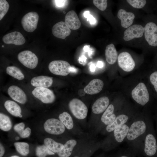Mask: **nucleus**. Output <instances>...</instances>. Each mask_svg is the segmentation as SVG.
Returning a JSON list of instances; mask_svg holds the SVG:
<instances>
[{"instance_id": "obj_1", "label": "nucleus", "mask_w": 157, "mask_h": 157, "mask_svg": "<svg viewBox=\"0 0 157 157\" xmlns=\"http://www.w3.org/2000/svg\"><path fill=\"white\" fill-rule=\"evenodd\" d=\"M69 109L73 115L78 119H83L87 117L88 109L85 104L80 100L73 99L68 104Z\"/></svg>"}, {"instance_id": "obj_2", "label": "nucleus", "mask_w": 157, "mask_h": 157, "mask_svg": "<svg viewBox=\"0 0 157 157\" xmlns=\"http://www.w3.org/2000/svg\"><path fill=\"white\" fill-rule=\"evenodd\" d=\"M71 67L67 61L63 60H55L51 62L48 69L52 74L59 76H66L71 71Z\"/></svg>"}, {"instance_id": "obj_3", "label": "nucleus", "mask_w": 157, "mask_h": 157, "mask_svg": "<svg viewBox=\"0 0 157 157\" xmlns=\"http://www.w3.org/2000/svg\"><path fill=\"white\" fill-rule=\"evenodd\" d=\"M133 99L140 104L144 106L149 101V93L145 85L143 83H139L132 90Z\"/></svg>"}, {"instance_id": "obj_4", "label": "nucleus", "mask_w": 157, "mask_h": 157, "mask_svg": "<svg viewBox=\"0 0 157 157\" xmlns=\"http://www.w3.org/2000/svg\"><path fill=\"white\" fill-rule=\"evenodd\" d=\"M17 59L24 66L30 69H34L37 66L38 58L33 52L29 50H24L19 53Z\"/></svg>"}, {"instance_id": "obj_5", "label": "nucleus", "mask_w": 157, "mask_h": 157, "mask_svg": "<svg viewBox=\"0 0 157 157\" xmlns=\"http://www.w3.org/2000/svg\"><path fill=\"white\" fill-rule=\"evenodd\" d=\"M32 93L35 98L44 104L52 103L55 100L56 97L53 92L48 88L35 87Z\"/></svg>"}, {"instance_id": "obj_6", "label": "nucleus", "mask_w": 157, "mask_h": 157, "mask_svg": "<svg viewBox=\"0 0 157 157\" xmlns=\"http://www.w3.org/2000/svg\"><path fill=\"white\" fill-rule=\"evenodd\" d=\"M44 127L47 133L54 135L63 133L66 128L59 119L54 118L47 120L44 124Z\"/></svg>"}, {"instance_id": "obj_7", "label": "nucleus", "mask_w": 157, "mask_h": 157, "mask_svg": "<svg viewBox=\"0 0 157 157\" xmlns=\"http://www.w3.org/2000/svg\"><path fill=\"white\" fill-rule=\"evenodd\" d=\"M38 20V14L35 12H31L23 17L21 20L22 25L25 31L31 32L36 28Z\"/></svg>"}, {"instance_id": "obj_8", "label": "nucleus", "mask_w": 157, "mask_h": 157, "mask_svg": "<svg viewBox=\"0 0 157 157\" xmlns=\"http://www.w3.org/2000/svg\"><path fill=\"white\" fill-rule=\"evenodd\" d=\"M117 58L119 66L124 71L130 72L134 68L135 61L129 53L123 52L120 53Z\"/></svg>"}, {"instance_id": "obj_9", "label": "nucleus", "mask_w": 157, "mask_h": 157, "mask_svg": "<svg viewBox=\"0 0 157 157\" xmlns=\"http://www.w3.org/2000/svg\"><path fill=\"white\" fill-rule=\"evenodd\" d=\"M145 40L149 45L157 46V26L154 23L149 22L147 23L144 28Z\"/></svg>"}, {"instance_id": "obj_10", "label": "nucleus", "mask_w": 157, "mask_h": 157, "mask_svg": "<svg viewBox=\"0 0 157 157\" xmlns=\"http://www.w3.org/2000/svg\"><path fill=\"white\" fill-rule=\"evenodd\" d=\"M146 129V124L143 121L135 122L129 128L127 138L129 140H133L144 133Z\"/></svg>"}, {"instance_id": "obj_11", "label": "nucleus", "mask_w": 157, "mask_h": 157, "mask_svg": "<svg viewBox=\"0 0 157 157\" xmlns=\"http://www.w3.org/2000/svg\"><path fill=\"white\" fill-rule=\"evenodd\" d=\"M7 93L10 97L14 101L22 104L27 101V97L24 91L16 85H12L8 88Z\"/></svg>"}, {"instance_id": "obj_12", "label": "nucleus", "mask_w": 157, "mask_h": 157, "mask_svg": "<svg viewBox=\"0 0 157 157\" xmlns=\"http://www.w3.org/2000/svg\"><path fill=\"white\" fill-rule=\"evenodd\" d=\"M144 32V28L141 25L134 24L128 27L124 32V40L129 41L135 38L142 37Z\"/></svg>"}, {"instance_id": "obj_13", "label": "nucleus", "mask_w": 157, "mask_h": 157, "mask_svg": "<svg viewBox=\"0 0 157 157\" xmlns=\"http://www.w3.org/2000/svg\"><path fill=\"white\" fill-rule=\"evenodd\" d=\"M71 30L65 22L61 21L56 23L53 26L52 32L56 37L60 39H65L71 33Z\"/></svg>"}, {"instance_id": "obj_14", "label": "nucleus", "mask_w": 157, "mask_h": 157, "mask_svg": "<svg viewBox=\"0 0 157 157\" xmlns=\"http://www.w3.org/2000/svg\"><path fill=\"white\" fill-rule=\"evenodd\" d=\"M3 42L7 44H13L21 45L25 42V40L22 34L18 31L8 33L4 35L2 38Z\"/></svg>"}, {"instance_id": "obj_15", "label": "nucleus", "mask_w": 157, "mask_h": 157, "mask_svg": "<svg viewBox=\"0 0 157 157\" xmlns=\"http://www.w3.org/2000/svg\"><path fill=\"white\" fill-rule=\"evenodd\" d=\"M30 83L32 86L35 87L48 88L53 84V77L44 75L36 76L31 79Z\"/></svg>"}, {"instance_id": "obj_16", "label": "nucleus", "mask_w": 157, "mask_h": 157, "mask_svg": "<svg viewBox=\"0 0 157 157\" xmlns=\"http://www.w3.org/2000/svg\"><path fill=\"white\" fill-rule=\"evenodd\" d=\"M65 22L70 29L76 30L80 27L81 23L76 12L73 10L68 12L66 14Z\"/></svg>"}, {"instance_id": "obj_17", "label": "nucleus", "mask_w": 157, "mask_h": 157, "mask_svg": "<svg viewBox=\"0 0 157 157\" xmlns=\"http://www.w3.org/2000/svg\"><path fill=\"white\" fill-rule=\"evenodd\" d=\"M117 16L121 20V26L125 28L129 27L132 24L135 17L132 13L127 12L123 9L119 10Z\"/></svg>"}, {"instance_id": "obj_18", "label": "nucleus", "mask_w": 157, "mask_h": 157, "mask_svg": "<svg viewBox=\"0 0 157 157\" xmlns=\"http://www.w3.org/2000/svg\"><path fill=\"white\" fill-rule=\"evenodd\" d=\"M104 85L103 81L99 79H94L91 81L84 88L86 93L89 94H94L100 92L102 90Z\"/></svg>"}, {"instance_id": "obj_19", "label": "nucleus", "mask_w": 157, "mask_h": 157, "mask_svg": "<svg viewBox=\"0 0 157 157\" xmlns=\"http://www.w3.org/2000/svg\"><path fill=\"white\" fill-rule=\"evenodd\" d=\"M109 104V100L107 97H101L97 99L93 104L92 111L95 114L101 113L106 110Z\"/></svg>"}, {"instance_id": "obj_20", "label": "nucleus", "mask_w": 157, "mask_h": 157, "mask_svg": "<svg viewBox=\"0 0 157 157\" xmlns=\"http://www.w3.org/2000/svg\"><path fill=\"white\" fill-rule=\"evenodd\" d=\"M157 149L156 140L154 136L151 134H149L146 136L144 151L148 156L154 155Z\"/></svg>"}, {"instance_id": "obj_21", "label": "nucleus", "mask_w": 157, "mask_h": 157, "mask_svg": "<svg viewBox=\"0 0 157 157\" xmlns=\"http://www.w3.org/2000/svg\"><path fill=\"white\" fill-rule=\"evenodd\" d=\"M105 55L106 60L110 64H114L118 58V53L114 45L111 43L106 47Z\"/></svg>"}, {"instance_id": "obj_22", "label": "nucleus", "mask_w": 157, "mask_h": 157, "mask_svg": "<svg viewBox=\"0 0 157 157\" xmlns=\"http://www.w3.org/2000/svg\"><path fill=\"white\" fill-rule=\"evenodd\" d=\"M77 144V141L71 139L67 141L64 145L63 149L58 153L59 157H69Z\"/></svg>"}, {"instance_id": "obj_23", "label": "nucleus", "mask_w": 157, "mask_h": 157, "mask_svg": "<svg viewBox=\"0 0 157 157\" xmlns=\"http://www.w3.org/2000/svg\"><path fill=\"white\" fill-rule=\"evenodd\" d=\"M114 109L113 105L110 104L102 115L101 120L105 125L110 124L115 119L116 116L114 113Z\"/></svg>"}, {"instance_id": "obj_24", "label": "nucleus", "mask_w": 157, "mask_h": 157, "mask_svg": "<svg viewBox=\"0 0 157 157\" xmlns=\"http://www.w3.org/2000/svg\"><path fill=\"white\" fill-rule=\"evenodd\" d=\"M4 106L8 112L12 115L19 117L21 115V108L15 102L12 100H7L5 102Z\"/></svg>"}, {"instance_id": "obj_25", "label": "nucleus", "mask_w": 157, "mask_h": 157, "mask_svg": "<svg viewBox=\"0 0 157 157\" xmlns=\"http://www.w3.org/2000/svg\"><path fill=\"white\" fill-rule=\"evenodd\" d=\"M129 129V127L126 124L122 125L114 131V135L116 140L119 142L123 141L127 136Z\"/></svg>"}, {"instance_id": "obj_26", "label": "nucleus", "mask_w": 157, "mask_h": 157, "mask_svg": "<svg viewBox=\"0 0 157 157\" xmlns=\"http://www.w3.org/2000/svg\"><path fill=\"white\" fill-rule=\"evenodd\" d=\"M128 119V117L124 114L118 116L112 123L107 125L106 128V131L108 132L114 131L116 128L126 123Z\"/></svg>"}, {"instance_id": "obj_27", "label": "nucleus", "mask_w": 157, "mask_h": 157, "mask_svg": "<svg viewBox=\"0 0 157 157\" xmlns=\"http://www.w3.org/2000/svg\"><path fill=\"white\" fill-rule=\"evenodd\" d=\"M44 142V145L54 153L59 152L64 147V145L58 142L49 138L45 139Z\"/></svg>"}, {"instance_id": "obj_28", "label": "nucleus", "mask_w": 157, "mask_h": 157, "mask_svg": "<svg viewBox=\"0 0 157 157\" xmlns=\"http://www.w3.org/2000/svg\"><path fill=\"white\" fill-rule=\"evenodd\" d=\"M6 72L10 76L19 80H22L25 78L24 74L20 69L15 66L7 67L6 69Z\"/></svg>"}, {"instance_id": "obj_29", "label": "nucleus", "mask_w": 157, "mask_h": 157, "mask_svg": "<svg viewBox=\"0 0 157 157\" xmlns=\"http://www.w3.org/2000/svg\"><path fill=\"white\" fill-rule=\"evenodd\" d=\"M59 119L67 129L71 130L73 128V120L71 115L68 113L64 112L60 114Z\"/></svg>"}, {"instance_id": "obj_30", "label": "nucleus", "mask_w": 157, "mask_h": 157, "mask_svg": "<svg viewBox=\"0 0 157 157\" xmlns=\"http://www.w3.org/2000/svg\"><path fill=\"white\" fill-rule=\"evenodd\" d=\"M12 123L9 117L2 113H0V128L4 131H7L11 129Z\"/></svg>"}, {"instance_id": "obj_31", "label": "nucleus", "mask_w": 157, "mask_h": 157, "mask_svg": "<svg viewBox=\"0 0 157 157\" xmlns=\"http://www.w3.org/2000/svg\"><path fill=\"white\" fill-rule=\"evenodd\" d=\"M25 124L23 122H21L16 124L14 127L15 131L18 133L20 136L22 138L28 137L31 133V129L29 127L24 129Z\"/></svg>"}, {"instance_id": "obj_32", "label": "nucleus", "mask_w": 157, "mask_h": 157, "mask_svg": "<svg viewBox=\"0 0 157 157\" xmlns=\"http://www.w3.org/2000/svg\"><path fill=\"white\" fill-rule=\"evenodd\" d=\"M14 145L17 151L21 155L26 156L29 153V145L27 143L22 142H15Z\"/></svg>"}, {"instance_id": "obj_33", "label": "nucleus", "mask_w": 157, "mask_h": 157, "mask_svg": "<svg viewBox=\"0 0 157 157\" xmlns=\"http://www.w3.org/2000/svg\"><path fill=\"white\" fill-rule=\"evenodd\" d=\"M36 154L38 157H46L47 156L52 155L55 153L48 148L45 145L38 146L35 150Z\"/></svg>"}, {"instance_id": "obj_34", "label": "nucleus", "mask_w": 157, "mask_h": 157, "mask_svg": "<svg viewBox=\"0 0 157 157\" xmlns=\"http://www.w3.org/2000/svg\"><path fill=\"white\" fill-rule=\"evenodd\" d=\"M9 7V4L6 0H0V20L2 19L7 13Z\"/></svg>"}, {"instance_id": "obj_35", "label": "nucleus", "mask_w": 157, "mask_h": 157, "mask_svg": "<svg viewBox=\"0 0 157 157\" xmlns=\"http://www.w3.org/2000/svg\"><path fill=\"white\" fill-rule=\"evenodd\" d=\"M126 1L134 8L139 9L143 8L146 3L145 0H128Z\"/></svg>"}, {"instance_id": "obj_36", "label": "nucleus", "mask_w": 157, "mask_h": 157, "mask_svg": "<svg viewBox=\"0 0 157 157\" xmlns=\"http://www.w3.org/2000/svg\"><path fill=\"white\" fill-rule=\"evenodd\" d=\"M93 3L94 5L101 11L104 10L107 6V1L106 0H94Z\"/></svg>"}, {"instance_id": "obj_37", "label": "nucleus", "mask_w": 157, "mask_h": 157, "mask_svg": "<svg viewBox=\"0 0 157 157\" xmlns=\"http://www.w3.org/2000/svg\"><path fill=\"white\" fill-rule=\"evenodd\" d=\"M149 79L151 83L153 85L157 92V71L151 74Z\"/></svg>"}, {"instance_id": "obj_38", "label": "nucleus", "mask_w": 157, "mask_h": 157, "mask_svg": "<svg viewBox=\"0 0 157 157\" xmlns=\"http://www.w3.org/2000/svg\"><path fill=\"white\" fill-rule=\"evenodd\" d=\"M53 1H54L56 6L59 7L63 6L64 5L65 2L67 1L66 0H54Z\"/></svg>"}, {"instance_id": "obj_39", "label": "nucleus", "mask_w": 157, "mask_h": 157, "mask_svg": "<svg viewBox=\"0 0 157 157\" xmlns=\"http://www.w3.org/2000/svg\"><path fill=\"white\" fill-rule=\"evenodd\" d=\"M87 18V21H89L90 23L91 24H94L96 22L95 18L90 14L88 16Z\"/></svg>"}, {"instance_id": "obj_40", "label": "nucleus", "mask_w": 157, "mask_h": 157, "mask_svg": "<svg viewBox=\"0 0 157 157\" xmlns=\"http://www.w3.org/2000/svg\"><path fill=\"white\" fill-rule=\"evenodd\" d=\"M5 149L2 145L0 143V157H2L5 153Z\"/></svg>"}, {"instance_id": "obj_41", "label": "nucleus", "mask_w": 157, "mask_h": 157, "mask_svg": "<svg viewBox=\"0 0 157 157\" xmlns=\"http://www.w3.org/2000/svg\"><path fill=\"white\" fill-rule=\"evenodd\" d=\"M78 93L80 96H83L85 94V92L84 90L81 89L79 90Z\"/></svg>"}, {"instance_id": "obj_42", "label": "nucleus", "mask_w": 157, "mask_h": 157, "mask_svg": "<svg viewBox=\"0 0 157 157\" xmlns=\"http://www.w3.org/2000/svg\"><path fill=\"white\" fill-rule=\"evenodd\" d=\"M103 62L101 61H98L97 63V66L98 67L101 68L103 66Z\"/></svg>"}, {"instance_id": "obj_43", "label": "nucleus", "mask_w": 157, "mask_h": 157, "mask_svg": "<svg viewBox=\"0 0 157 157\" xmlns=\"http://www.w3.org/2000/svg\"><path fill=\"white\" fill-rule=\"evenodd\" d=\"M90 14V12L89 11H86L84 12L83 15L84 17L87 18L88 16Z\"/></svg>"}, {"instance_id": "obj_44", "label": "nucleus", "mask_w": 157, "mask_h": 157, "mask_svg": "<svg viewBox=\"0 0 157 157\" xmlns=\"http://www.w3.org/2000/svg\"><path fill=\"white\" fill-rule=\"evenodd\" d=\"M86 59V58L84 56H83L79 58V60L80 62L81 61L83 62V61H85Z\"/></svg>"}, {"instance_id": "obj_45", "label": "nucleus", "mask_w": 157, "mask_h": 157, "mask_svg": "<svg viewBox=\"0 0 157 157\" xmlns=\"http://www.w3.org/2000/svg\"><path fill=\"white\" fill-rule=\"evenodd\" d=\"M90 70L91 71L93 72L95 71V67L94 64H92L90 66Z\"/></svg>"}, {"instance_id": "obj_46", "label": "nucleus", "mask_w": 157, "mask_h": 157, "mask_svg": "<svg viewBox=\"0 0 157 157\" xmlns=\"http://www.w3.org/2000/svg\"><path fill=\"white\" fill-rule=\"evenodd\" d=\"M89 47L87 45H85L83 48L84 50L86 52L88 51L89 50Z\"/></svg>"}, {"instance_id": "obj_47", "label": "nucleus", "mask_w": 157, "mask_h": 157, "mask_svg": "<svg viewBox=\"0 0 157 157\" xmlns=\"http://www.w3.org/2000/svg\"><path fill=\"white\" fill-rule=\"evenodd\" d=\"M19 137H16L15 138V140H19Z\"/></svg>"}, {"instance_id": "obj_48", "label": "nucleus", "mask_w": 157, "mask_h": 157, "mask_svg": "<svg viewBox=\"0 0 157 157\" xmlns=\"http://www.w3.org/2000/svg\"><path fill=\"white\" fill-rule=\"evenodd\" d=\"M10 157H19L15 155V156H10Z\"/></svg>"}, {"instance_id": "obj_49", "label": "nucleus", "mask_w": 157, "mask_h": 157, "mask_svg": "<svg viewBox=\"0 0 157 157\" xmlns=\"http://www.w3.org/2000/svg\"><path fill=\"white\" fill-rule=\"evenodd\" d=\"M121 157H128L125 156H121Z\"/></svg>"}, {"instance_id": "obj_50", "label": "nucleus", "mask_w": 157, "mask_h": 157, "mask_svg": "<svg viewBox=\"0 0 157 157\" xmlns=\"http://www.w3.org/2000/svg\"></svg>"}]
</instances>
